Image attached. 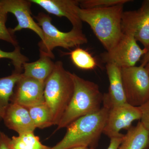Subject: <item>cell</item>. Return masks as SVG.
<instances>
[{"mask_svg": "<svg viewBox=\"0 0 149 149\" xmlns=\"http://www.w3.org/2000/svg\"><path fill=\"white\" fill-rule=\"evenodd\" d=\"M131 0H79V6L82 9L104 8L118 5H124Z\"/></svg>", "mask_w": 149, "mask_h": 149, "instance_id": "22", "label": "cell"}, {"mask_svg": "<svg viewBox=\"0 0 149 149\" xmlns=\"http://www.w3.org/2000/svg\"><path fill=\"white\" fill-rule=\"evenodd\" d=\"M74 92L56 130L66 128L78 118L98 111L102 108L103 94L97 84L70 73Z\"/></svg>", "mask_w": 149, "mask_h": 149, "instance_id": "3", "label": "cell"}, {"mask_svg": "<svg viewBox=\"0 0 149 149\" xmlns=\"http://www.w3.org/2000/svg\"><path fill=\"white\" fill-rule=\"evenodd\" d=\"M149 149V148H146V149Z\"/></svg>", "mask_w": 149, "mask_h": 149, "instance_id": "30", "label": "cell"}, {"mask_svg": "<svg viewBox=\"0 0 149 149\" xmlns=\"http://www.w3.org/2000/svg\"><path fill=\"white\" fill-rule=\"evenodd\" d=\"M8 13L0 6V40L10 43L15 47L18 46V43L11 28H7L6 22Z\"/></svg>", "mask_w": 149, "mask_h": 149, "instance_id": "23", "label": "cell"}, {"mask_svg": "<svg viewBox=\"0 0 149 149\" xmlns=\"http://www.w3.org/2000/svg\"><path fill=\"white\" fill-rule=\"evenodd\" d=\"M32 3L29 0H1L0 6L7 13L13 14L18 22L16 27L11 28L13 33L23 29H29L35 32L42 40L44 36L42 28L32 16Z\"/></svg>", "mask_w": 149, "mask_h": 149, "instance_id": "11", "label": "cell"}, {"mask_svg": "<svg viewBox=\"0 0 149 149\" xmlns=\"http://www.w3.org/2000/svg\"><path fill=\"white\" fill-rule=\"evenodd\" d=\"M5 124L19 135L34 132L36 129L27 108L10 103L3 118Z\"/></svg>", "mask_w": 149, "mask_h": 149, "instance_id": "13", "label": "cell"}, {"mask_svg": "<svg viewBox=\"0 0 149 149\" xmlns=\"http://www.w3.org/2000/svg\"><path fill=\"white\" fill-rule=\"evenodd\" d=\"M123 34L133 36L144 48H149V0L142 2L135 10L123 11L121 23Z\"/></svg>", "mask_w": 149, "mask_h": 149, "instance_id": "8", "label": "cell"}, {"mask_svg": "<svg viewBox=\"0 0 149 149\" xmlns=\"http://www.w3.org/2000/svg\"><path fill=\"white\" fill-rule=\"evenodd\" d=\"M86 149H93V148H87Z\"/></svg>", "mask_w": 149, "mask_h": 149, "instance_id": "29", "label": "cell"}, {"mask_svg": "<svg viewBox=\"0 0 149 149\" xmlns=\"http://www.w3.org/2000/svg\"><path fill=\"white\" fill-rule=\"evenodd\" d=\"M124 5L104 8L82 9L78 13L81 21L89 24L107 51L117 44L122 35L121 18Z\"/></svg>", "mask_w": 149, "mask_h": 149, "instance_id": "2", "label": "cell"}, {"mask_svg": "<svg viewBox=\"0 0 149 149\" xmlns=\"http://www.w3.org/2000/svg\"><path fill=\"white\" fill-rule=\"evenodd\" d=\"M27 109L36 128L43 129L54 125L52 115L45 102Z\"/></svg>", "mask_w": 149, "mask_h": 149, "instance_id": "18", "label": "cell"}, {"mask_svg": "<svg viewBox=\"0 0 149 149\" xmlns=\"http://www.w3.org/2000/svg\"><path fill=\"white\" fill-rule=\"evenodd\" d=\"M108 108L102 106L98 111L78 118L66 127L62 140L49 149H69L83 147L95 149L106 123Z\"/></svg>", "mask_w": 149, "mask_h": 149, "instance_id": "1", "label": "cell"}, {"mask_svg": "<svg viewBox=\"0 0 149 149\" xmlns=\"http://www.w3.org/2000/svg\"><path fill=\"white\" fill-rule=\"evenodd\" d=\"M15 47L14 51L11 52H5L0 49V59H10L14 67V70L22 72L23 64L29 61V59L28 57L22 54L19 46Z\"/></svg>", "mask_w": 149, "mask_h": 149, "instance_id": "21", "label": "cell"}, {"mask_svg": "<svg viewBox=\"0 0 149 149\" xmlns=\"http://www.w3.org/2000/svg\"><path fill=\"white\" fill-rule=\"evenodd\" d=\"M35 17L42 28L44 36L43 40L38 44L40 53L52 59L54 58L53 51L56 47L69 50L88 43L87 37L82 29L72 27L69 32H61L52 24V18L49 15L40 12Z\"/></svg>", "mask_w": 149, "mask_h": 149, "instance_id": "5", "label": "cell"}, {"mask_svg": "<svg viewBox=\"0 0 149 149\" xmlns=\"http://www.w3.org/2000/svg\"><path fill=\"white\" fill-rule=\"evenodd\" d=\"M139 108L142 113L140 121L149 133V101Z\"/></svg>", "mask_w": 149, "mask_h": 149, "instance_id": "24", "label": "cell"}, {"mask_svg": "<svg viewBox=\"0 0 149 149\" xmlns=\"http://www.w3.org/2000/svg\"><path fill=\"white\" fill-rule=\"evenodd\" d=\"M124 135L122 134L120 136L111 139L109 146L107 149H118L122 142Z\"/></svg>", "mask_w": 149, "mask_h": 149, "instance_id": "26", "label": "cell"}, {"mask_svg": "<svg viewBox=\"0 0 149 149\" xmlns=\"http://www.w3.org/2000/svg\"><path fill=\"white\" fill-rule=\"evenodd\" d=\"M109 81L108 92L103 94L102 105L108 108L126 103L123 84L121 68L111 63L106 64Z\"/></svg>", "mask_w": 149, "mask_h": 149, "instance_id": "14", "label": "cell"}, {"mask_svg": "<svg viewBox=\"0 0 149 149\" xmlns=\"http://www.w3.org/2000/svg\"><path fill=\"white\" fill-rule=\"evenodd\" d=\"M40 6L48 13L58 17H65L72 27L82 29L83 22L79 15V0H29Z\"/></svg>", "mask_w": 149, "mask_h": 149, "instance_id": "12", "label": "cell"}, {"mask_svg": "<svg viewBox=\"0 0 149 149\" xmlns=\"http://www.w3.org/2000/svg\"><path fill=\"white\" fill-rule=\"evenodd\" d=\"M70 73L58 61L45 82V102L52 112L54 125H58L73 95L74 84Z\"/></svg>", "mask_w": 149, "mask_h": 149, "instance_id": "4", "label": "cell"}, {"mask_svg": "<svg viewBox=\"0 0 149 149\" xmlns=\"http://www.w3.org/2000/svg\"></svg>", "mask_w": 149, "mask_h": 149, "instance_id": "32", "label": "cell"}, {"mask_svg": "<svg viewBox=\"0 0 149 149\" xmlns=\"http://www.w3.org/2000/svg\"><path fill=\"white\" fill-rule=\"evenodd\" d=\"M141 65L146 68L149 74V48L146 53L143 56Z\"/></svg>", "mask_w": 149, "mask_h": 149, "instance_id": "27", "label": "cell"}, {"mask_svg": "<svg viewBox=\"0 0 149 149\" xmlns=\"http://www.w3.org/2000/svg\"><path fill=\"white\" fill-rule=\"evenodd\" d=\"M22 77V72L14 70L9 76L0 78V120L3 119L15 85Z\"/></svg>", "mask_w": 149, "mask_h": 149, "instance_id": "17", "label": "cell"}, {"mask_svg": "<svg viewBox=\"0 0 149 149\" xmlns=\"http://www.w3.org/2000/svg\"><path fill=\"white\" fill-rule=\"evenodd\" d=\"M87 148L85 147H76V148H70L69 149H86Z\"/></svg>", "mask_w": 149, "mask_h": 149, "instance_id": "28", "label": "cell"}, {"mask_svg": "<svg viewBox=\"0 0 149 149\" xmlns=\"http://www.w3.org/2000/svg\"><path fill=\"white\" fill-rule=\"evenodd\" d=\"M69 54L72 62L77 68L85 70L94 69L97 66L95 59L87 51L77 48L71 51Z\"/></svg>", "mask_w": 149, "mask_h": 149, "instance_id": "20", "label": "cell"}, {"mask_svg": "<svg viewBox=\"0 0 149 149\" xmlns=\"http://www.w3.org/2000/svg\"><path fill=\"white\" fill-rule=\"evenodd\" d=\"M121 76L127 103L140 107L149 101V74L145 68H121Z\"/></svg>", "mask_w": 149, "mask_h": 149, "instance_id": "6", "label": "cell"}, {"mask_svg": "<svg viewBox=\"0 0 149 149\" xmlns=\"http://www.w3.org/2000/svg\"><path fill=\"white\" fill-rule=\"evenodd\" d=\"M142 113L139 107L126 103L111 107L109 110L103 133L110 139L122 135V129L128 130L135 120H141Z\"/></svg>", "mask_w": 149, "mask_h": 149, "instance_id": "9", "label": "cell"}, {"mask_svg": "<svg viewBox=\"0 0 149 149\" xmlns=\"http://www.w3.org/2000/svg\"><path fill=\"white\" fill-rule=\"evenodd\" d=\"M0 149H13L11 139L4 133L0 131Z\"/></svg>", "mask_w": 149, "mask_h": 149, "instance_id": "25", "label": "cell"}, {"mask_svg": "<svg viewBox=\"0 0 149 149\" xmlns=\"http://www.w3.org/2000/svg\"><path fill=\"white\" fill-rule=\"evenodd\" d=\"M0 2H1V1H0Z\"/></svg>", "mask_w": 149, "mask_h": 149, "instance_id": "31", "label": "cell"}, {"mask_svg": "<svg viewBox=\"0 0 149 149\" xmlns=\"http://www.w3.org/2000/svg\"><path fill=\"white\" fill-rule=\"evenodd\" d=\"M13 149H49L50 147L43 145L40 138L34 132L24 133L11 139Z\"/></svg>", "mask_w": 149, "mask_h": 149, "instance_id": "19", "label": "cell"}, {"mask_svg": "<svg viewBox=\"0 0 149 149\" xmlns=\"http://www.w3.org/2000/svg\"><path fill=\"white\" fill-rule=\"evenodd\" d=\"M40 56L38 60L23 64L22 75L45 83L53 70L55 63L46 55L40 53Z\"/></svg>", "mask_w": 149, "mask_h": 149, "instance_id": "15", "label": "cell"}, {"mask_svg": "<svg viewBox=\"0 0 149 149\" xmlns=\"http://www.w3.org/2000/svg\"><path fill=\"white\" fill-rule=\"evenodd\" d=\"M45 84L22 75L15 85L10 103L18 104L27 108L44 103Z\"/></svg>", "mask_w": 149, "mask_h": 149, "instance_id": "10", "label": "cell"}, {"mask_svg": "<svg viewBox=\"0 0 149 149\" xmlns=\"http://www.w3.org/2000/svg\"><path fill=\"white\" fill-rule=\"evenodd\" d=\"M148 50L141 49L133 36L123 34L110 50L101 55L104 63H111L120 68L131 67L136 64Z\"/></svg>", "mask_w": 149, "mask_h": 149, "instance_id": "7", "label": "cell"}, {"mask_svg": "<svg viewBox=\"0 0 149 149\" xmlns=\"http://www.w3.org/2000/svg\"><path fill=\"white\" fill-rule=\"evenodd\" d=\"M149 147V132L140 121L127 130L118 149H145Z\"/></svg>", "mask_w": 149, "mask_h": 149, "instance_id": "16", "label": "cell"}]
</instances>
